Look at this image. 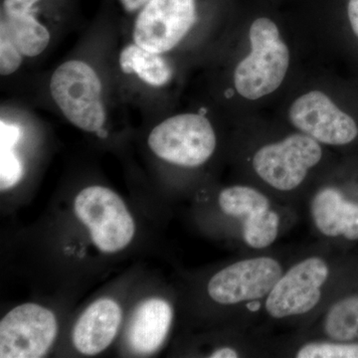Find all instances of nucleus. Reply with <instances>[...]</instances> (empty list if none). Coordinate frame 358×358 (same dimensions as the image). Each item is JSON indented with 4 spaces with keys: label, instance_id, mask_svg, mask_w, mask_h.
<instances>
[{
    "label": "nucleus",
    "instance_id": "obj_9",
    "mask_svg": "<svg viewBox=\"0 0 358 358\" xmlns=\"http://www.w3.org/2000/svg\"><path fill=\"white\" fill-rule=\"evenodd\" d=\"M282 275L281 264L271 257L239 261L222 268L208 282L210 298L221 305L261 300Z\"/></svg>",
    "mask_w": 358,
    "mask_h": 358
},
{
    "label": "nucleus",
    "instance_id": "obj_6",
    "mask_svg": "<svg viewBox=\"0 0 358 358\" xmlns=\"http://www.w3.org/2000/svg\"><path fill=\"white\" fill-rule=\"evenodd\" d=\"M196 21V0H150L134 15L131 38L145 50L166 55L183 41Z\"/></svg>",
    "mask_w": 358,
    "mask_h": 358
},
{
    "label": "nucleus",
    "instance_id": "obj_14",
    "mask_svg": "<svg viewBox=\"0 0 358 358\" xmlns=\"http://www.w3.org/2000/svg\"><path fill=\"white\" fill-rule=\"evenodd\" d=\"M119 65L124 74L138 78L152 88H164L173 77V66L164 55L145 50L134 42L122 49Z\"/></svg>",
    "mask_w": 358,
    "mask_h": 358
},
{
    "label": "nucleus",
    "instance_id": "obj_4",
    "mask_svg": "<svg viewBox=\"0 0 358 358\" xmlns=\"http://www.w3.org/2000/svg\"><path fill=\"white\" fill-rule=\"evenodd\" d=\"M74 210L103 253L121 251L133 240L134 219L121 197L110 188L100 185L85 188L75 199Z\"/></svg>",
    "mask_w": 358,
    "mask_h": 358
},
{
    "label": "nucleus",
    "instance_id": "obj_8",
    "mask_svg": "<svg viewBox=\"0 0 358 358\" xmlns=\"http://www.w3.org/2000/svg\"><path fill=\"white\" fill-rule=\"evenodd\" d=\"M329 275L320 257H310L293 266L275 282L266 300V310L275 319L310 313L322 300V289Z\"/></svg>",
    "mask_w": 358,
    "mask_h": 358
},
{
    "label": "nucleus",
    "instance_id": "obj_3",
    "mask_svg": "<svg viewBox=\"0 0 358 358\" xmlns=\"http://www.w3.org/2000/svg\"><path fill=\"white\" fill-rule=\"evenodd\" d=\"M148 145L164 162L197 167L213 155L217 138L205 115L186 113L167 117L157 124L148 134Z\"/></svg>",
    "mask_w": 358,
    "mask_h": 358
},
{
    "label": "nucleus",
    "instance_id": "obj_22",
    "mask_svg": "<svg viewBox=\"0 0 358 358\" xmlns=\"http://www.w3.org/2000/svg\"><path fill=\"white\" fill-rule=\"evenodd\" d=\"M21 134L22 131L17 124L2 120L0 122V147L15 148L20 141Z\"/></svg>",
    "mask_w": 358,
    "mask_h": 358
},
{
    "label": "nucleus",
    "instance_id": "obj_5",
    "mask_svg": "<svg viewBox=\"0 0 358 358\" xmlns=\"http://www.w3.org/2000/svg\"><path fill=\"white\" fill-rule=\"evenodd\" d=\"M322 157L319 141L303 133L293 134L257 150L252 166L257 176L271 187L291 192L303 182L308 171Z\"/></svg>",
    "mask_w": 358,
    "mask_h": 358
},
{
    "label": "nucleus",
    "instance_id": "obj_1",
    "mask_svg": "<svg viewBox=\"0 0 358 358\" xmlns=\"http://www.w3.org/2000/svg\"><path fill=\"white\" fill-rule=\"evenodd\" d=\"M249 40L250 53L238 63L233 82L242 98L255 101L280 88L291 56L279 28L270 18L260 17L252 23Z\"/></svg>",
    "mask_w": 358,
    "mask_h": 358
},
{
    "label": "nucleus",
    "instance_id": "obj_10",
    "mask_svg": "<svg viewBox=\"0 0 358 358\" xmlns=\"http://www.w3.org/2000/svg\"><path fill=\"white\" fill-rule=\"evenodd\" d=\"M289 119L301 133L324 145H348L358 136L357 122L352 115L317 90L303 94L292 103Z\"/></svg>",
    "mask_w": 358,
    "mask_h": 358
},
{
    "label": "nucleus",
    "instance_id": "obj_25",
    "mask_svg": "<svg viewBox=\"0 0 358 358\" xmlns=\"http://www.w3.org/2000/svg\"><path fill=\"white\" fill-rule=\"evenodd\" d=\"M211 358H236L239 357V355L236 350H233L231 348H222L212 352L210 355Z\"/></svg>",
    "mask_w": 358,
    "mask_h": 358
},
{
    "label": "nucleus",
    "instance_id": "obj_2",
    "mask_svg": "<svg viewBox=\"0 0 358 358\" xmlns=\"http://www.w3.org/2000/svg\"><path fill=\"white\" fill-rule=\"evenodd\" d=\"M52 100L76 128L99 133L107 121L103 103V84L96 71L82 60L65 61L52 74Z\"/></svg>",
    "mask_w": 358,
    "mask_h": 358
},
{
    "label": "nucleus",
    "instance_id": "obj_16",
    "mask_svg": "<svg viewBox=\"0 0 358 358\" xmlns=\"http://www.w3.org/2000/svg\"><path fill=\"white\" fill-rule=\"evenodd\" d=\"M0 30L9 35L24 57H38L50 45V30L38 20L37 13L1 18Z\"/></svg>",
    "mask_w": 358,
    "mask_h": 358
},
{
    "label": "nucleus",
    "instance_id": "obj_12",
    "mask_svg": "<svg viewBox=\"0 0 358 358\" xmlns=\"http://www.w3.org/2000/svg\"><path fill=\"white\" fill-rule=\"evenodd\" d=\"M173 308L162 299L143 301L134 310L128 329L129 348L138 355H152L159 350L173 322Z\"/></svg>",
    "mask_w": 358,
    "mask_h": 358
},
{
    "label": "nucleus",
    "instance_id": "obj_13",
    "mask_svg": "<svg viewBox=\"0 0 358 358\" xmlns=\"http://www.w3.org/2000/svg\"><path fill=\"white\" fill-rule=\"evenodd\" d=\"M313 223L322 235L358 240V203L333 187L320 190L310 204Z\"/></svg>",
    "mask_w": 358,
    "mask_h": 358
},
{
    "label": "nucleus",
    "instance_id": "obj_17",
    "mask_svg": "<svg viewBox=\"0 0 358 358\" xmlns=\"http://www.w3.org/2000/svg\"><path fill=\"white\" fill-rule=\"evenodd\" d=\"M324 333L336 341H358V296L336 301L327 313Z\"/></svg>",
    "mask_w": 358,
    "mask_h": 358
},
{
    "label": "nucleus",
    "instance_id": "obj_15",
    "mask_svg": "<svg viewBox=\"0 0 358 358\" xmlns=\"http://www.w3.org/2000/svg\"><path fill=\"white\" fill-rule=\"evenodd\" d=\"M218 202L224 213L243 219V228L258 222L273 210L268 197L249 186L225 188L219 194Z\"/></svg>",
    "mask_w": 358,
    "mask_h": 358
},
{
    "label": "nucleus",
    "instance_id": "obj_7",
    "mask_svg": "<svg viewBox=\"0 0 358 358\" xmlns=\"http://www.w3.org/2000/svg\"><path fill=\"white\" fill-rule=\"evenodd\" d=\"M54 313L36 303L10 310L0 322V357H44L57 336Z\"/></svg>",
    "mask_w": 358,
    "mask_h": 358
},
{
    "label": "nucleus",
    "instance_id": "obj_21",
    "mask_svg": "<svg viewBox=\"0 0 358 358\" xmlns=\"http://www.w3.org/2000/svg\"><path fill=\"white\" fill-rule=\"evenodd\" d=\"M42 0H2L1 18L20 17L38 13Z\"/></svg>",
    "mask_w": 358,
    "mask_h": 358
},
{
    "label": "nucleus",
    "instance_id": "obj_18",
    "mask_svg": "<svg viewBox=\"0 0 358 358\" xmlns=\"http://www.w3.org/2000/svg\"><path fill=\"white\" fill-rule=\"evenodd\" d=\"M298 358H358V341H320L303 345Z\"/></svg>",
    "mask_w": 358,
    "mask_h": 358
},
{
    "label": "nucleus",
    "instance_id": "obj_23",
    "mask_svg": "<svg viewBox=\"0 0 358 358\" xmlns=\"http://www.w3.org/2000/svg\"><path fill=\"white\" fill-rule=\"evenodd\" d=\"M115 1L117 2L124 13L129 14V15H136L138 11L147 6L150 0H115Z\"/></svg>",
    "mask_w": 358,
    "mask_h": 358
},
{
    "label": "nucleus",
    "instance_id": "obj_24",
    "mask_svg": "<svg viewBox=\"0 0 358 358\" xmlns=\"http://www.w3.org/2000/svg\"><path fill=\"white\" fill-rule=\"evenodd\" d=\"M348 14L352 31L358 39V0H350Z\"/></svg>",
    "mask_w": 358,
    "mask_h": 358
},
{
    "label": "nucleus",
    "instance_id": "obj_11",
    "mask_svg": "<svg viewBox=\"0 0 358 358\" xmlns=\"http://www.w3.org/2000/svg\"><path fill=\"white\" fill-rule=\"evenodd\" d=\"M122 308L110 299L96 301L77 320L73 343L82 355L103 352L115 338L122 322Z\"/></svg>",
    "mask_w": 358,
    "mask_h": 358
},
{
    "label": "nucleus",
    "instance_id": "obj_19",
    "mask_svg": "<svg viewBox=\"0 0 358 358\" xmlns=\"http://www.w3.org/2000/svg\"><path fill=\"white\" fill-rule=\"evenodd\" d=\"M22 176V162L14 152V148L0 147V187L2 192L17 185Z\"/></svg>",
    "mask_w": 358,
    "mask_h": 358
},
{
    "label": "nucleus",
    "instance_id": "obj_20",
    "mask_svg": "<svg viewBox=\"0 0 358 358\" xmlns=\"http://www.w3.org/2000/svg\"><path fill=\"white\" fill-rule=\"evenodd\" d=\"M24 56L6 31L0 30V74L10 76L21 67Z\"/></svg>",
    "mask_w": 358,
    "mask_h": 358
}]
</instances>
